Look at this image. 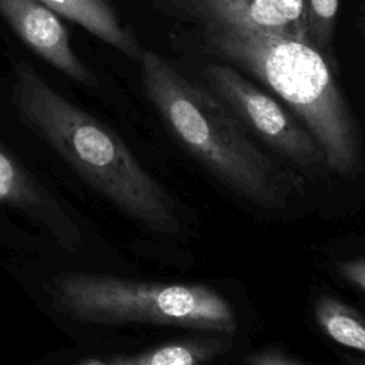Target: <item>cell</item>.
Listing matches in <instances>:
<instances>
[{"label":"cell","instance_id":"obj_1","mask_svg":"<svg viewBox=\"0 0 365 365\" xmlns=\"http://www.w3.org/2000/svg\"><path fill=\"white\" fill-rule=\"evenodd\" d=\"M10 98L23 125L120 211L154 232H181L174 200L141 167L124 141L53 87L29 61L13 64Z\"/></svg>","mask_w":365,"mask_h":365},{"label":"cell","instance_id":"obj_2","mask_svg":"<svg viewBox=\"0 0 365 365\" xmlns=\"http://www.w3.org/2000/svg\"><path fill=\"white\" fill-rule=\"evenodd\" d=\"M145 97L168 130L217 180L262 208H282L291 181L247 137L241 121L211 90L144 48L137 61Z\"/></svg>","mask_w":365,"mask_h":365},{"label":"cell","instance_id":"obj_3","mask_svg":"<svg viewBox=\"0 0 365 365\" xmlns=\"http://www.w3.org/2000/svg\"><path fill=\"white\" fill-rule=\"evenodd\" d=\"M208 48L255 76L314 137L327 167L352 174L361 161L359 131L351 106L325 56L311 43L228 29L202 30Z\"/></svg>","mask_w":365,"mask_h":365},{"label":"cell","instance_id":"obj_4","mask_svg":"<svg viewBox=\"0 0 365 365\" xmlns=\"http://www.w3.org/2000/svg\"><path fill=\"white\" fill-rule=\"evenodd\" d=\"M63 315L94 324H154L231 335L235 312L215 289L198 284H161L104 274L64 272L48 287Z\"/></svg>","mask_w":365,"mask_h":365},{"label":"cell","instance_id":"obj_5","mask_svg":"<svg viewBox=\"0 0 365 365\" xmlns=\"http://www.w3.org/2000/svg\"><path fill=\"white\" fill-rule=\"evenodd\" d=\"M201 74L234 115L275 151L305 170L327 165L322 150L304 124L232 66L208 63Z\"/></svg>","mask_w":365,"mask_h":365},{"label":"cell","instance_id":"obj_6","mask_svg":"<svg viewBox=\"0 0 365 365\" xmlns=\"http://www.w3.org/2000/svg\"><path fill=\"white\" fill-rule=\"evenodd\" d=\"M202 30L228 29L308 41L305 0H158Z\"/></svg>","mask_w":365,"mask_h":365},{"label":"cell","instance_id":"obj_7","mask_svg":"<svg viewBox=\"0 0 365 365\" xmlns=\"http://www.w3.org/2000/svg\"><path fill=\"white\" fill-rule=\"evenodd\" d=\"M0 19L14 36L38 58L68 80L97 90L94 70L73 48L63 19L40 0H0Z\"/></svg>","mask_w":365,"mask_h":365},{"label":"cell","instance_id":"obj_8","mask_svg":"<svg viewBox=\"0 0 365 365\" xmlns=\"http://www.w3.org/2000/svg\"><path fill=\"white\" fill-rule=\"evenodd\" d=\"M0 204L40 224L67 251L80 252L84 238L61 202L0 143Z\"/></svg>","mask_w":365,"mask_h":365},{"label":"cell","instance_id":"obj_9","mask_svg":"<svg viewBox=\"0 0 365 365\" xmlns=\"http://www.w3.org/2000/svg\"><path fill=\"white\" fill-rule=\"evenodd\" d=\"M63 20H68L124 57L138 61L144 46L108 0H40Z\"/></svg>","mask_w":365,"mask_h":365},{"label":"cell","instance_id":"obj_10","mask_svg":"<svg viewBox=\"0 0 365 365\" xmlns=\"http://www.w3.org/2000/svg\"><path fill=\"white\" fill-rule=\"evenodd\" d=\"M228 348L230 342L221 336L190 338L164 344L131 356L91 358L77 365H205Z\"/></svg>","mask_w":365,"mask_h":365},{"label":"cell","instance_id":"obj_11","mask_svg":"<svg viewBox=\"0 0 365 365\" xmlns=\"http://www.w3.org/2000/svg\"><path fill=\"white\" fill-rule=\"evenodd\" d=\"M321 331L336 344L365 356V318L341 299L322 295L314 311Z\"/></svg>","mask_w":365,"mask_h":365},{"label":"cell","instance_id":"obj_12","mask_svg":"<svg viewBox=\"0 0 365 365\" xmlns=\"http://www.w3.org/2000/svg\"><path fill=\"white\" fill-rule=\"evenodd\" d=\"M308 38L322 54L328 51L339 13V0H305Z\"/></svg>","mask_w":365,"mask_h":365},{"label":"cell","instance_id":"obj_13","mask_svg":"<svg viewBox=\"0 0 365 365\" xmlns=\"http://www.w3.org/2000/svg\"><path fill=\"white\" fill-rule=\"evenodd\" d=\"M247 365H309L279 349H264L252 354Z\"/></svg>","mask_w":365,"mask_h":365},{"label":"cell","instance_id":"obj_14","mask_svg":"<svg viewBox=\"0 0 365 365\" xmlns=\"http://www.w3.org/2000/svg\"><path fill=\"white\" fill-rule=\"evenodd\" d=\"M338 271L345 281L365 292V258L344 261L339 264Z\"/></svg>","mask_w":365,"mask_h":365},{"label":"cell","instance_id":"obj_15","mask_svg":"<svg viewBox=\"0 0 365 365\" xmlns=\"http://www.w3.org/2000/svg\"><path fill=\"white\" fill-rule=\"evenodd\" d=\"M345 362H346V365H365V361L358 359V358H354V356L345 358Z\"/></svg>","mask_w":365,"mask_h":365}]
</instances>
